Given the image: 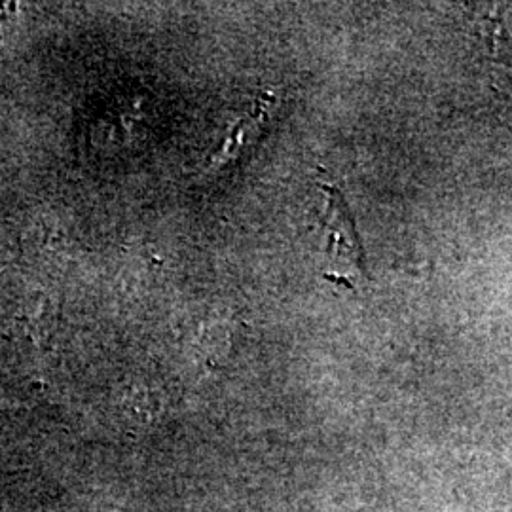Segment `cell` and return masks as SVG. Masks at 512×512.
Here are the masks:
<instances>
[{"label": "cell", "mask_w": 512, "mask_h": 512, "mask_svg": "<svg viewBox=\"0 0 512 512\" xmlns=\"http://www.w3.org/2000/svg\"><path fill=\"white\" fill-rule=\"evenodd\" d=\"M325 194L329 196V202L323 222L329 232V249L363 270V245L357 238L348 205L334 186H325Z\"/></svg>", "instance_id": "1"}]
</instances>
